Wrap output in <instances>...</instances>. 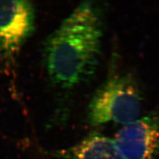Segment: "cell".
<instances>
[{
	"mask_svg": "<svg viewBox=\"0 0 159 159\" xmlns=\"http://www.w3.org/2000/svg\"><path fill=\"white\" fill-rule=\"evenodd\" d=\"M103 28L100 7L86 2L47 38L44 63L54 86L72 90L90 80L99 63Z\"/></svg>",
	"mask_w": 159,
	"mask_h": 159,
	"instance_id": "6da1fadb",
	"label": "cell"
},
{
	"mask_svg": "<svg viewBox=\"0 0 159 159\" xmlns=\"http://www.w3.org/2000/svg\"><path fill=\"white\" fill-rule=\"evenodd\" d=\"M141 93L131 74L112 76L99 87L88 108V120L98 126L109 122L127 125L141 113Z\"/></svg>",
	"mask_w": 159,
	"mask_h": 159,
	"instance_id": "7a4b0ae2",
	"label": "cell"
},
{
	"mask_svg": "<svg viewBox=\"0 0 159 159\" xmlns=\"http://www.w3.org/2000/svg\"><path fill=\"white\" fill-rule=\"evenodd\" d=\"M35 25V11L28 1H0V61L11 65Z\"/></svg>",
	"mask_w": 159,
	"mask_h": 159,
	"instance_id": "3957f363",
	"label": "cell"
},
{
	"mask_svg": "<svg viewBox=\"0 0 159 159\" xmlns=\"http://www.w3.org/2000/svg\"><path fill=\"white\" fill-rule=\"evenodd\" d=\"M113 141L124 159H153L159 151V116L151 113L125 125Z\"/></svg>",
	"mask_w": 159,
	"mask_h": 159,
	"instance_id": "277c9868",
	"label": "cell"
},
{
	"mask_svg": "<svg viewBox=\"0 0 159 159\" xmlns=\"http://www.w3.org/2000/svg\"><path fill=\"white\" fill-rule=\"evenodd\" d=\"M54 155L66 159H124L113 140L94 132L77 145L57 152Z\"/></svg>",
	"mask_w": 159,
	"mask_h": 159,
	"instance_id": "5b68a950",
	"label": "cell"
}]
</instances>
